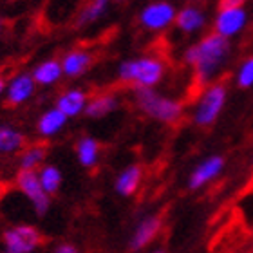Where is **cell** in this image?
<instances>
[{"label":"cell","mask_w":253,"mask_h":253,"mask_svg":"<svg viewBox=\"0 0 253 253\" xmlns=\"http://www.w3.org/2000/svg\"><path fill=\"white\" fill-rule=\"evenodd\" d=\"M132 100L139 111L165 125H175L183 120L185 105L183 101L165 96L156 90V87H137L132 89Z\"/></svg>","instance_id":"3957f363"},{"label":"cell","mask_w":253,"mask_h":253,"mask_svg":"<svg viewBox=\"0 0 253 253\" xmlns=\"http://www.w3.org/2000/svg\"><path fill=\"white\" fill-rule=\"evenodd\" d=\"M232 56V40L217 35L215 31L206 33L205 37L185 49L183 62L192 69L195 87L215 82Z\"/></svg>","instance_id":"6da1fadb"},{"label":"cell","mask_w":253,"mask_h":253,"mask_svg":"<svg viewBox=\"0 0 253 253\" xmlns=\"http://www.w3.org/2000/svg\"><path fill=\"white\" fill-rule=\"evenodd\" d=\"M224 170V158L222 156H210L205 161H201L188 177V188L190 190H199L206 186L208 183L215 181Z\"/></svg>","instance_id":"30bf717a"},{"label":"cell","mask_w":253,"mask_h":253,"mask_svg":"<svg viewBox=\"0 0 253 253\" xmlns=\"http://www.w3.org/2000/svg\"><path fill=\"white\" fill-rule=\"evenodd\" d=\"M167 74V62L158 54H141L123 60L116 69V76L123 85L137 87H158Z\"/></svg>","instance_id":"7a4b0ae2"},{"label":"cell","mask_w":253,"mask_h":253,"mask_svg":"<svg viewBox=\"0 0 253 253\" xmlns=\"http://www.w3.org/2000/svg\"><path fill=\"white\" fill-rule=\"evenodd\" d=\"M16 186L22 190V194L26 195L27 199L31 201L33 208H35V211H37L38 215H43L49 210L51 199H49L47 192L40 185L37 170L20 169V172L16 174Z\"/></svg>","instance_id":"52a82bcc"},{"label":"cell","mask_w":253,"mask_h":253,"mask_svg":"<svg viewBox=\"0 0 253 253\" xmlns=\"http://www.w3.org/2000/svg\"><path fill=\"white\" fill-rule=\"evenodd\" d=\"M192 2H201V0H192Z\"/></svg>","instance_id":"4dcf8cb0"},{"label":"cell","mask_w":253,"mask_h":253,"mask_svg":"<svg viewBox=\"0 0 253 253\" xmlns=\"http://www.w3.org/2000/svg\"><path fill=\"white\" fill-rule=\"evenodd\" d=\"M112 0H89L85 7L80 11L78 18H76V27H87L90 24H96V22L103 18L109 7H111Z\"/></svg>","instance_id":"ffe728a7"},{"label":"cell","mask_w":253,"mask_h":253,"mask_svg":"<svg viewBox=\"0 0 253 253\" xmlns=\"http://www.w3.org/2000/svg\"><path fill=\"white\" fill-rule=\"evenodd\" d=\"M248 0H217V7H244Z\"/></svg>","instance_id":"d4e9b609"},{"label":"cell","mask_w":253,"mask_h":253,"mask_svg":"<svg viewBox=\"0 0 253 253\" xmlns=\"http://www.w3.org/2000/svg\"><path fill=\"white\" fill-rule=\"evenodd\" d=\"M143 181V169L141 165H128L118 174L114 188L120 195L123 197H130L137 192L139 185Z\"/></svg>","instance_id":"2e32d148"},{"label":"cell","mask_w":253,"mask_h":253,"mask_svg":"<svg viewBox=\"0 0 253 253\" xmlns=\"http://www.w3.org/2000/svg\"><path fill=\"white\" fill-rule=\"evenodd\" d=\"M38 172V179H40V185L42 188L47 192L49 195L56 194L60 190V185H62V174L60 170L54 167V165H42Z\"/></svg>","instance_id":"603a6c76"},{"label":"cell","mask_w":253,"mask_h":253,"mask_svg":"<svg viewBox=\"0 0 253 253\" xmlns=\"http://www.w3.org/2000/svg\"><path fill=\"white\" fill-rule=\"evenodd\" d=\"M161 228H163L161 217L148 215V217H145V219H141V221L137 222L136 230H134V233H132V237H130L132 252H141V250L147 248L148 244L159 235Z\"/></svg>","instance_id":"4fadbf2b"},{"label":"cell","mask_w":253,"mask_h":253,"mask_svg":"<svg viewBox=\"0 0 253 253\" xmlns=\"http://www.w3.org/2000/svg\"><path fill=\"white\" fill-rule=\"evenodd\" d=\"M150 253H165L163 250H154V252H150Z\"/></svg>","instance_id":"83f0119b"},{"label":"cell","mask_w":253,"mask_h":253,"mask_svg":"<svg viewBox=\"0 0 253 253\" xmlns=\"http://www.w3.org/2000/svg\"><path fill=\"white\" fill-rule=\"evenodd\" d=\"M76 156H78V161L82 167H85V169H94L96 165L100 163V156H101L100 143L90 136L80 137L78 143H76Z\"/></svg>","instance_id":"d6986e66"},{"label":"cell","mask_w":253,"mask_h":253,"mask_svg":"<svg viewBox=\"0 0 253 253\" xmlns=\"http://www.w3.org/2000/svg\"><path fill=\"white\" fill-rule=\"evenodd\" d=\"M0 33H2V22H0Z\"/></svg>","instance_id":"f1b7e54d"},{"label":"cell","mask_w":253,"mask_h":253,"mask_svg":"<svg viewBox=\"0 0 253 253\" xmlns=\"http://www.w3.org/2000/svg\"><path fill=\"white\" fill-rule=\"evenodd\" d=\"M2 190H4V188H2V185H0V194H2Z\"/></svg>","instance_id":"f546056e"},{"label":"cell","mask_w":253,"mask_h":253,"mask_svg":"<svg viewBox=\"0 0 253 253\" xmlns=\"http://www.w3.org/2000/svg\"><path fill=\"white\" fill-rule=\"evenodd\" d=\"M248 20L250 15L246 7H217L211 31L228 40H233L239 35H243L244 29L248 27Z\"/></svg>","instance_id":"8992f818"},{"label":"cell","mask_w":253,"mask_h":253,"mask_svg":"<svg viewBox=\"0 0 253 253\" xmlns=\"http://www.w3.org/2000/svg\"><path fill=\"white\" fill-rule=\"evenodd\" d=\"M174 26L179 29L183 35H197V33L205 31V27L208 26V15L206 11L197 4H188L185 7L177 9L175 13V22Z\"/></svg>","instance_id":"9c48e42d"},{"label":"cell","mask_w":253,"mask_h":253,"mask_svg":"<svg viewBox=\"0 0 253 253\" xmlns=\"http://www.w3.org/2000/svg\"><path fill=\"white\" fill-rule=\"evenodd\" d=\"M54 253H80V252L76 246H73V244H60Z\"/></svg>","instance_id":"484cf974"},{"label":"cell","mask_w":253,"mask_h":253,"mask_svg":"<svg viewBox=\"0 0 253 253\" xmlns=\"http://www.w3.org/2000/svg\"><path fill=\"white\" fill-rule=\"evenodd\" d=\"M235 85L239 89H253V54L246 56L235 71Z\"/></svg>","instance_id":"cb8c5ba5"},{"label":"cell","mask_w":253,"mask_h":253,"mask_svg":"<svg viewBox=\"0 0 253 253\" xmlns=\"http://www.w3.org/2000/svg\"><path fill=\"white\" fill-rule=\"evenodd\" d=\"M33 78L37 82V85H43V87H49V85L58 84L60 78L63 76L62 71V63L56 58H49L43 60L33 69Z\"/></svg>","instance_id":"e0dca14e"},{"label":"cell","mask_w":253,"mask_h":253,"mask_svg":"<svg viewBox=\"0 0 253 253\" xmlns=\"http://www.w3.org/2000/svg\"><path fill=\"white\" fill-rule=\"evenodd\" d=\"M26 147V136L13 126L0 125V154L20 152Z\"/></svg>","instance_id":"7402d4cb"},{"label":"cell","mask_w":253,"mask_h":253,"mask_svg":"<svg viewBox=\"0 0 253 253\" xmlns=\"http://www.w3.org/2000/svg\"><path fill=\"white\" fill-rule=\"evenodd\" d=\"M62 71H63V76H67V78H80V76H84L90 67H92V63H94V54L90 53L89 49H71L67 53L63 54L62 60Z\"/></svg>","instance_id":"7c38bea8"},{"label":"cell","mask_w":253,"mask_h":253,"mask_svg":"<svg viewBox=\"0 0 253 253\" xmlns=\"http://www.w3.org/2000/svg\"><path fill=\"white\" fill-rule=\"evenodd\" d=\"M43 237L35 226L20 224L4 233V253H33L42 244Z\"/></svg>","instance_id":"ba28073f"},{"label":"cell","mask_w":253,"mask_h":253,"mask_svg":"<svg viewBox=\"0 0 253 253\" xmlns=\"http://www.w3.org/2000/svg\"><path fill=\"white\" fill-rule=\"evenodd\" d=\"M228 100V89L224 82H211L199 89V94L194 101L192 109V122L197 126H211L219 120L224 111Z\"/></svg>","instance_id":"277c9868"},{"label":"cell","mask_w":253,"mask_h":253,"mask_svg":"<svg viewBox=\"0 0 253 253\" xmlns=\"http://www.w3.org/2000/svg\"><path fill=\"white\" fill-rule=\"evenodd\" d=\"M67 120L69 118L60 109L54 107V109H49L40 116V120L37 123V130L42 137H53L65 126Z\"/></svg>","instance_id":"ac0fdd59"},{"label":"cell","mask_w":253,"mask_h":253,"mask_svg":"<svg viewBox=\"0 0 253 253\" xmlns=\"http://www.w3.org/2000/svg\"><path fill=\"white\" fill-rule=\"evenodd\" d=\"M175 5L169 0H156L150 2L139 11L137 20L143 29L150 33H163L174 26L175 22Z\"/></svg>","instance_id":"5b68a950"},{"label":"cell","mask_w":253,"mask_h":253,"mask_svg":"<svg viewBox=\"0 0 253 253\" xmlns=\"http://www.w3.org/2000/svg\"><path fill=\"white\" fill-rule=\"evenodd\" d=\"M45 156H47L45 143H33L29 147H24L20 150V169L38 170L45 161Z\"/></svg>","instance_id":"44dd1931"},{"label":"cell","mask_w":253,"mask_h":253,"mask_svg":"<svg viewBox=\"0 0 253 253\" xmlns=\"http://www.w3.org/2000/svg\"><path fill=\"white\" fill-rule=\"evenodd\" d=\"M5 90V82H4V78L0 76V96H2V92Z\"/></svg>","instance_id":"4316f807"},{"label":"cell","mask_w":253,"mask_h":253,"mask_svg":"<svg viewBox=\"0 0 253 253\" xmlns=\"http://www.w3.org/2000/svg\"><path fill=\"white\" fill-rule=\"evenodd\" d=\"M37 89V82L33 78L31 73H20L11 80L5 87V105L18 107L26 103Z\"/></svg>","instance_id":"8fae6325"},{"label":"cell","mask_w":253,"mask_h":253,"mask_svg":"<svg viewBox=\"0 0 253 253\" xmlns=\"http://www.w3.org/2000/svg\"><path fill=\"white\" fill-rule=\"evenodd\" d=\"M120 107V96L116 92H98L94 96H89V101L85 105L84 114L90 120H101L109 116Z\"/></svg>","instance_id":"5bb4252c"},{"label":"cell","mask_w":253,"mask_h":253,"mask_svg":"<svg viewBox=\"0 0 253 253\" xmlns=\"http://www.w3.org/2000/svg\"><path fill=\"white\" fill-rule=\"evenodd\" d=\"M87 101H89L87 90L73 87V89L63 90L62 94L56 98V105L54 107L60 109L67 118H76L80 114H84Z\"/></svg>","instance_id":"9a60e30c"}]
</instances>
